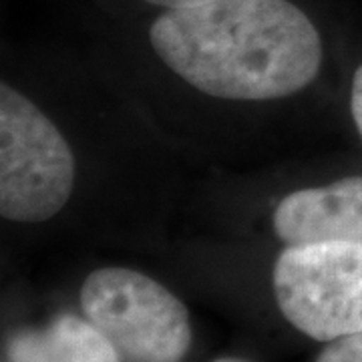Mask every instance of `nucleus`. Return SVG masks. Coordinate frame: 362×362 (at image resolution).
<instances>
[{
    "instance_id": "obj_1",
    "label": "nucleus",
    "mask_w": 362,
    "mask_h": 362,
    "mask_svg": "<svg viewBox=\"0 0 362 362\" xmlns=\"http://www.w3.org/2000/svg\"><path fill=\"white\" fill-rule=\"evenodd\" d=\"M157 57L187 85L230 101H268L308 87L322 40L290 0H211L161 14L149 30Z\"/></svg>"
},
{
    "instance_id": "obj_2",
    "label": "nucleus",
    "mask_w": 362,
    "mask_h": 362,
    "mask_svg": "<svg viewBox=\"0 0 362 362\" xmlns=\"http://www.w3.org/2000/svg\"><path fill=\"white\" fill-rule=\"evenodd\" d=\"M75 187V156L49 117L23 93L0 87V214L18 223L54 218Z\"/></svg>"
},
{
    "instance_id": "obj_3",
    "label": "nucleus",
    "mask_w": 362,
    "mask_h": 362,
    "mask_svg": "<svg viewBox=\"0 0 362 362\" xmlns=\"http://www.w3.org/2000/svg\"><path fill=\"white\" fill-rule=\"evenodd\" d=\"M81 306L121 362H181L192 344L189 316L180 298L129 268L89 274Z\"/></svg>"
},
{
    "instance_id": "obj_4",
    "label": "nucleus",
    "mask_w": 362,
    "mask_h": 362,
    "mask_svg": "<svg viewBox=\"0 0 362 362\" xmlns=\"http://www.w3.org/2000/svg\"><path fill=\"white\" fill-rule=\"evenodd\" d=\"M274 294L286 320L314 340L362 332V242L288 246Z\"/></svg>"
},
{
    "instance_id": "obj_5",
    "label": "nucleus",
    "mask_w": 362,
    "mask_h": 362,
    "mask_svg": "<svg viewBox=\"0 0 362 362\" xmlns=\"http://www.w3.org/2000/svg\"><path fill=\"white\" fill-rule=\"evenodd\" d=\"M274 230L290 246L362 242V177L286 195L274 211Z\"/></svg>"
},
{
    "instance_id": "obj_6",
    "label": "nucleus",
    "mask_w": 362,
    "mask_h": 362,
    "mask_svg": "<svg viewBox=\"0 0 362 362\" xmlns=\"http://www.w3.org/2000/svg\"><path fill=\"white\" fill-rule=\"evenodd\" d=\"M8 362H121L115 346L89 320L61 314L40 330L16 332L6 346Z\"/></svg>"
},
{
    "instance_id": "obj_7",
    "label": "nucleus",
    "mask_w": 362,
    "mask_h": 362,
    "mask_svg": "<svg viewBox=\"0 0 362 362\" xmlns=\"http://www.w3.org/2000/svg\"><path fill=\"white\" fill-rule=\"evenodd\" d=\"M316 362H362V332L330 340Z\"/></svg>"
},
{
    "instance_id": "obj_8",
    "label": "nucleus",
    "mask_w": 362,
    "mask_h": 362,
    "mask_svg": "<svg viewBox=\"0 0 362 362\" xmlns=\"http://www.w3.org/2000/svg\"><path fill=\"white\" fill-rule=\"evenodd\" d=\"M350 113L356 123V129L362 137V65L356 69L352 78V90H350Z\"/></svg>"
},
{
    "instance_id": "obj_9",
    "label": "nucleus",
    "mask_w": 362,
    "mask_h": 362,
    "mask_svg": "<svg viewBox=\"0 0 362 362\" xmlns=\"http://www.w3.org/2000/svg\"><path fill=\"white\" fill-rule=\"evenodd\" d=\"M149 4H156V6H163L168 11L173 8H187V6H197V4H206L211 0H147Z\"/></svg>"
},
{
    "instance_id": "obj_10",
    "label": "nucleus",
    "mask_w": 362,
    "mask_h": 362,
    "mask_svg": "<svg viewBox=\"0 0 362 362\" xmlns=\"http://www.w3.org/2000/svg\"><path fill=\"white\" fill-rule=\"evenodd\" d=\"M214 362H244V361H238V358H220V361H214Z\"/></svg>"
}]
</instances>
